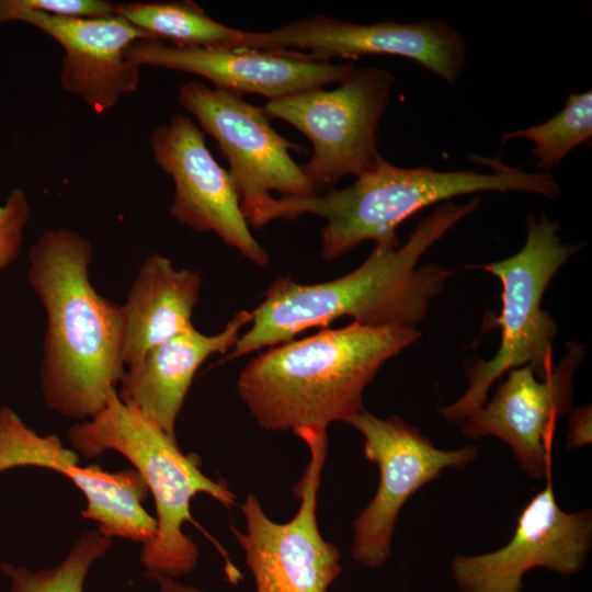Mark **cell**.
<instances>
[{
    "mask_svg": "<svg viewBox=\"0 0 592 592\" xmlns=\"http://www.w3.org/2000/svg\"><path fill=\"white\" fill-rule=\"evenodd\" d=\"M348 424L364 439V455L379 470L374 498L353 522L351 556L367 568L380 567L390 555L399 512L421 487L445 468H462L477 458L474 445L437 448L417 428L401 418L382 419L362 410Z\"/></svg>",
    "mask_w": 592,
    "mask_h": 592,
    "instance_id": "30bf717a",
    "label": "cell"
},
{
    "mask_svg": "<svg viewBox=\"0 0 592 592\" xmlns=\"http://www.w3.org/2000/svg\"><path fill=\"white\" fill-rule=\"evenodd\" d=\"M202 277L197 271L177 269L159 253L139 266L121 305L125 367L151 348L191 328L200 301Z\"/></svg>",
    "mask_w": 592,
    "mask_h": 592,
    "instance_id": "d6986e66",
    "label": "cell"
},
{
    "mask_svg": "<svg viewBox=\"0 0 592 592\" xmlns=\"http://www.w3.org/2000/svg\"><path fill=\"white\" fill-rule=\"evenodd\" d=\"M117 15L151 39L178 46L239 47L242 31L212 19L193 1L133 2L118 4Z\"/></svg>",
    "mask_w": 592,
    "mask_h": 592,
    "instance_id": "ffe728a7",
    "label": "cell"
},
{
    "mask_svg": "<svg viewBox=\"0 0 592 592\" xmlns=\"http://www.w3.org/2000/svg\"><path fill=\"white\" fill-rule=\"evenodd\" d=\"M30 216L26 193L22 189H13L0 204V271L18 259Z\"/></svg>",
    "mask_w": 592,
    "mask_h": 592,
    "instance_id": "603a6c76",
    "label": "cell"
},
{
    "mask_svg": "<svg viewBox=\"0 0 592 592\" xmlns=\"http://www.w3.org/2000/svg\"><path fill=\"white\" fill-rule=\"evenodd\" d=\"M26 10L64 18H105L117 14L118 4L105 0H15Z\"/></svg>",
    "mask_w": 592,
    "mask_h": 592,
    "instance_id": "cb8c5ba5",
    "label": "cell"
},
{
    "mask_svg": "<svg viewBox=\"0 0 592 592\" xmlns=\"http://www.w3.org/2000/svg\"><path fill=\"white\" fill-rule=\"evenodd\" d=\"M149 144L156 164L173 179L171 216L190 228L217 235L249 261L265 266L269 255L250 230L235 183L193 119L173 114L153 129Z\"/></svg>",
    "mask_w": 592,
    "mask_h": 592,
    "instance_id": "4fadbf2b",
    "label": "cell"
},
{
    "mask_svg": "<svg viewBox=\"0 0 592 592\" xmlns=\"http://www.w3.org/2000/svg\"><path fill=\"white\" fill-rule=\"evenodd\" d=\"M480 202L479 196L464 204L446 202L424 217L402 246L375 244L358 267L341 277L316 284L277 277L251 310V327L227 358L284 343L310 328H327L341 317L368 327L417 328L453 274L435 263L418 266L419 260Z\"/></svg>",
    "mask_w": 592,
    "mask_h": 592,
    "instance_id": "6da1fadb",
    "label": "cell"
},
{
    "mask_svg": "<svg viewBox=\"0 0 592 592\" xmlns=\"http://www.w3.org/2000/svg\"><path fill=\"white\" fill-rule=\"evenodd\" d=\"M592 136V91L569 93L563 109L543 124L517 129L503 136L502 145L512 138H526L534 145L532 153L537 168L549 172L571 150Z\"/></svg>",
    "mask_w": 592,
    "mask_h": 592,
    "instance_id": "44dd1931",
    "label": "cell"
},
{
    "mask_svg": "<svg viewBox=\"0 0 592 592\" xmlns=\"http://www.w3.org/2000/svg\"><path fill=\"white\" fill-rule=\"evenodd\" d=\"M179 101L218 143L249 226L274 198L272 192L281 197L318 194L289 153L297 147L274 130L263 109L195 80L180 87Z\"/></svg>",
    "mask_w": 592,
    "mask_h": 592,
    "instance_id": "9c48e42d",
    "label": "cell"
},
{
    "mask_svg": "<svg viewBox=\"0 0 592 592\" xmlns=\"http://www.w3.org/2000/svg\"><path fill=\"white\" fill-rule=\"evenodd\" d=\"M492 173L436 171L431 168H400L380 158L369 172L342 190L323 195L273 198L252 227L275 219H295L312 214L325 219L321 257L335 260L366 240L377 246L399 247L397 227L414 213L458 195L477 192H528L554 198L560 187L549 172H525L479 158Z\"/></svg>",
    "mask_w": 592,
    "mask_h": 592,
    "instance_id": "277c9868",
    "label": "cell"
},
{
    "mask_svg": "<svg viewBox=\"0 0 592 592\" xmlns=\"http://www.w3.org/2000/svg\"><path fill=\"white\" fill-rule=\"evenodd\" d=\"M394 84V76L383 68H355L334 89L269 100L263 111L310 140L312 155L304 171L317 189L330 186L346 175L369 172L382 158L377 133Z\"/></svg>",
    "mask_w": 592,
    "mask_h": 592,
    "instance_id": "52a82bcc",
    "label": "cell"
},
{
    "mask_svg": "<svg viewBox=\"0 0 592 592\" xmlns=\"http://www.w3.org/2000/svg\"><path fill=\"white\" fill-rule=\"evenodd\" d=\"M239 47L266 52L308 50L326 60L330 57L357 59L374 54L400 56L414 60L449 84L459 79L466 60L462 35L437 19L357 24L315 15L271 31H242Z\"/></svg>",
    "mask_w": 592,
    "mask_h": 592,
    "instance_id": "8fae6325",
    "label": "cell"
},
{
    "mask_svg": "<svg viewBox=\"0 0 592 592\" xmlns=\"http://www.w3.org/2000/svg\"><path fill=\"white\" fill-rule=\"evenodd\" d=\"M126 57L139 67L196 75L214 88L240 95L260 94L269 100L340 83L356 68L351 61L332 64L308 53L178 46L145 38L133 43Z\"/></svg>",
    "mask_w": 592,
    "mask_h": 592,
    "instance_id": "2e32d148",
    "label": "cell"
},
{
    "mask_svg": "<svg viewBox=\"0 0 592 592\" xmlns=\"http://www.w3.org/2000/svg\"><path fill=\"white\" fill-rule=\"evenodd\" d=\"M93 247L64 227L29 251L26 278L46 315L39 385L46 406L76 420L100 412L124 374L121 305L89 277Z\"/></svg>",
    "mask_w": 592,
    "mask_h": 592,
    "instance_id": "7a4b0ae2",
    "label": "cell"
},
{
    "mask_svg": "<svg viewBox=\"0 0 592 592\" xmlns=\"http://www.w3.org/2000/svg\"><path fill=\"white\" fill-rule=\"evenodd\" d=\"M150 579H153L159 585V592H208L192 585H186L177 580V578H171L167 576H155Z\"/></svg>",
    "mask_w": 592,
    "mask_h": 592,
    "instance_id": "484cf974",
    "label": "cell"
},
{
    "mask_svg": "<svg viewBox=\"0 0 592 592\" xmlns=\"http://www.w3.org/2000/svg\"><path fill=\"white\" fill-rule=\"evenodd\" d=\"M30 24L55 39L64 49L62 89L101 114L140 84V67L126 57L127 48L148 34L119 15L64 18L21 8L15 0H0V24Z\"/></svg>",
    "mask_w": 592,
    "mask_h": 592,
    "instance_id": "e0dca14e",
    "label": "cell"
},
{
    "mask_svg": "<svg viewBox=\"0 0 592 592\" xmlns=\"http://www.w3.org/2000/svg\"><path fill=\"white\" fill-rule=\"evenodd\" d=\"M295 434L309 451V462L294 489L300 501L297 513L288 522H274L259 499L249 493L241 505L246 532L231 526L254 578L255 592H327L342 572L341 554L323 539L317 522L327 430L304 429Z\"/></svg>",
    "mask_w": 592,
    "mask_h": 592,
    "instance_id": "ba28073f",
    "label": "cell"
},
{
    "mask_svg": "<svg viewBox=\"0 0 592 592\" xmlns=\"http://www.w3.org/2000/svg\"><path fill=\"white\" fill-rule=\"evenodd\" d=\"M591 547V511L561 510L549 477L522 509L512 538L503 547L455 557L452 573L462 592H521L522 579L532 569L561 574L580 571Z\"/></svg>",
    "mask_w": 592,
    "mask_h": 592,
    "instance_id": "7c38bea8",
    "label": "cell"
},
{
    "mask_svg": "<svg viewBox=\"0 0 592 592\" xmlns=\"http://www.w3.org/2000/svg\"><path fill=\"white\" fill-rule=\"evenodd\" d=\"M566 345L546 378L538 379L528 365L510 369L492 399L460 423L467 439L491 435L505 442L522 470L535 479L550 477L555 423L571 411L572 379L585 353L578 341Z\"/></svg>",
    "mask_w": 592,
    "mask_h": 592,
    "instance_id": "9a60e30c",
    "label": "cell"
},
{
    "mask_svg": "<svg viewBox=\"0 0 592 592\" xmlns=\"http://www.w3.org/2000/svg\"><path fill=\"white\" fill-rule=\"evenodd\" d=\"M417 328L356 322L271 346L240 372L237 391L258 424L294 433L348 423L380 367L418 342Z\"/></svg>",
    "mask_w": 592,
    "mask_h": 592,
    "instance_id": "3957f363",
    "label": "cell"
},
{
    "mask_svg": "<svg viewBox=\"0 0 592 592\" xmlns=\"http://www.w3.org/2000/svg\"><path fill=\"white\" fill-rule=\"evenodd\" d=\"M251 319V311L240 310L216 334L193 327L151 348L125 367L117 396L175 439V422L197 369L210 355L231 351Z\"/></svg>",
    "mask_w": 592,
    "mask_h": 592,
    "instance_id": "ac0fdd59",
    "label": "cell"
},
{
    "mask_svg": "<svg viewBox=\"0 0 592 592\" xmlns=\"http://www.w3.org/2000/svg\"><path fill=\"white\" fill-rule=\"evenodd\" d=\"M68 437L88 459L106 451L119 453L144 478L156 505V533L140 554L145 574L178 578L191 572L200 557L196 544L182 531L192 521L191 501L205 493L230 509L237 498L228 485L205 476L197 454L183 453L175 439L121 400L117 391L94 417L72 425Z\"/></svg>",
    "mask_w": 592,
    "mask_h": 592,
    "instance_id": "5b68a950",
    "label": "cell"
},
{
    "mask_svg": "<svg viewBox=\"0 0 592 592\" xmlns=\"http://www.w3.org/2000/svg\"><path fill=\"white\" fill-rule=\"evenodd\" d=\"M34 466L60 473L83 493L81 514L98 523V531L143 545L156 533V519L144 508L149 496L141 475L133 467L118 471L99 465L82 466L76 451L65 447L56 434H37L9 407L0 408V474Z\"/></svg>",
    "mask_w": 592,
    "mask_h": 592,
    "instance_id": "5bb4252c",
    "label": "cell"
},
{
    "mask_svg": "<svg viewBox=\"0 0 592 592\" xmlns=\"http://www.w3.org/2000/svg\"><path fill=\"white\" fill-rule=\"evenodd\" d=\"M591 406L571 409L568 421L567 448H580L591 444Z\"/></svg>",
    "mask_w": 592,
    "mask_h": 592,
    "instance_id": "d4e9b609",
    "label": "cell"
},
{
    "mask_svg": "<svg viewBox=\"0 0 592 592\" xmlns=\"http://www.w3.org/2000/svg\"><path fill=\"white\" fill-rule=\"evenodd\" d=\"M559 225L545 214L526 218V238L513 255L481 266L502 284L501 312L485 320L500 328V345L491 360L477 358L465 365L467 390L439 412L451 422L462 423L487 402L491 385L504 373L531 366L538 379L554 368L553 353L557 326L542 308L545 291L558 270L580 249L565 243Z\"/></svg>",
    "mask_w": 592,
    "mask_h": 592,
    "instance_id": "8992f818",
    "label": "cell"
},
{
    "mask_svg": "<svg viewBox=\"0 0 592 592\" xmlns=\"http://www.w3.org/2000/svg\"><path fill=\"white\" fill-rule=\"evenodd\" d=\"M112 539L98 530L82 534L58 565L32 571L1 562L10 579L9 592H84V581L91 567L109 553Z\"/></svg>",
    "mask_w": 592,
    "mask_h": 592,
    "instance_id": "7402d4cb",
    "label": "cell"
}]
</instances>
